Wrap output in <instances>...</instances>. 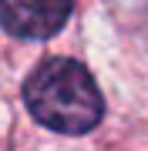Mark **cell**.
Listing matches in <instances>:
<instances>
[{
  "label": "cell",
  "instance_id": "obj_1",
  "mask_svg": "<svg viewBox=\"0 0 148 151\" xmlns=\"http://www.w3.org/2000/svg\"><path fill=\"white\" fill-rule=\"evenodd\" d=\"M24 101L34 121L61 134H88L104 114V97L91 70L71 57H51L24 81Z\"/></svg>",
  "mask_w": 148,
  "mask_h": 151
},
{
  "label": "cell",
  "instance_id": "obj_2",
  "mask_svg": "<svg viewBox=\"0 0 148 151\" xmlns=\"http://www.w3.org/2000/svg\"><path fill=\"white\" fill-rule=\"evenodd\" d=\"M74 0H0V24L24 40H47L67 24Z\"/></svg>",
  "mask_w": 148,
  "mask_h": 151
}]
</instances>
